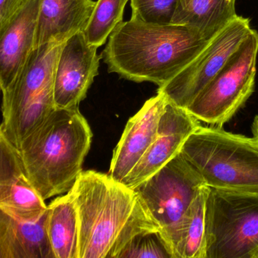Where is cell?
<instances>
[{
	"label": "cell",
	"mask_w": 258,
	"mask_h": 258,
	"mask_svg": "<svg viewBox=\"0 0 258 258\" xmlns=\"http://www.w3.org/2000/svg\"><path fill=\"white\" fill-rule=\"evenodd\" d=\"M69 192L78 213V258H118L137 235L160 232L137 191L109 174L83 170Z\"/></svg>",
	"instance_id": "obj_1"
},
{
	"label": "cell",
	"mask_w": 258,
	"mask_h": 258,
	"mask_svg": "<svg viewBox=\"0 0 258 258\" xmlns=\"http://www.w3.org/2000/svg\"><path fill=\"white\" fill-rule=\"evenodd\" d=\"M210 40L185 25L123 22L102 52L110 73L136 83L164 85L186 67Z\"/></svg>",
	"instance_id": "obj_2"
},
{
	"label": "cell",
	"mask_w": 258,
	"mask_h": 258,
	"mask_svg": "<svg viewBox=\"0 0 258 258\" xmlns=\"http://www.w3.org/2000/svg\"><path fill=\"white\" fill-rule=\"evenodd\" d=\"M91 129L78 107L55 108L19 149L30 180L43 200L68 193L83 171Z\"/></svg>",
	"instance_id": "obj_3"
},
{
	"label": "cell",
	"mask_w": 258,
	"mask_h": 258,
	"mask_svg": "<svg viewBox=\"0 0 258 258\" xmlns=\"http://www.w3.org/2000/svg\"><path fill=\"white\" fill-rule=\"evenodd\" d=\"M180 152L210 188L258 193V142L253 137L200 125Z\"/></svg>",
	"instance_id": "obj_4"
},
{
	"label": "cell",
	"mask_w": 258,
	"mask_h": 258,
	"mask_svg": "<svg viewBox=\"0 0 258 258\" xmlns=\"http://www.w3.org/2000/svg\"><path fill=\"white\" fill-rule=\"evenodd\" d=\"M63 43H48L34 49L16 81L2 91L0 134L18 149L56 108L54 78Z\"/></svg>",
	"instance_id": "obj_5"
},
{
	"label": "cell",
	"mask_w": 258,
	"mask_h": 258,
	"mask_svg": "<svg viewBox=\"0 0 258 258\" xmlns=\"http://www.w3.org/2000/svg\"><path fill=\"white\" fill-rule=\"evenodd\" d=\"M258 249V193L210 188L206 258H252Z\"/></svg>",
	"instance_id": "obj_6"
},
{
	"label": "cell",
	"mask_w": 258,
	"mask_h": 258,
	"mask_svg": "<svg viewBox=\"0 0 258 258\" xmlns=\"http://www.w3.org/2000/svg\"><path fill=\"white\" fill-rule=\"evenodd\" d=\"M204 185L201 175L180 152L134 189L159 226L172 258L185 213Z\"/></svg>",
	"instance_id": "obj_7"
},
{
	"label": "cell",
	"mask_w": 258,
	"mask_h": 258,
	"mask_svg": "<svg viewBox=\"0 0 258 258\" xmlns=\"http://www.w3.org/2000/svg\"><path fill=\"white\" fill-rule=\"evenodd\" d=\"M258 33L252 29L215 78L186 108L199 121L222 127L254 90Z\"/></svg>",
	"instance_id": "obj_8"
},
{
	"label": "cell",
	"mask_w": 258,
	"mask_h": 258,
	"mask_svg": "<svg viewBox=\"0 0 258 258\" xmlns=\"http://www.w3.org/2000/svg\"><path fill=\"white\" fill-rule=\"evenodd\" d=\"M250 20L237 16L199 55L169 82L158 87L168 102L186 109L215 78L251 32Z\"/></svg>",
	"instance_id": "obj_9"
},
{
	"label": "cell",
	"mask_w": 258,
	"mask_h": 258,
	"mask_svg": "<svg viewBox=\"0 0 258 258\" xmlns=\"http://www.w3.org/2000/svg\"><path fill=\"white\" fill-rule=\"evenodd\" d=\"M88 43L84 31L77 33L61 46L54 78V99L58 108L78 107L99 75L102 55Z\"/></svg>",
	"instance_id": "obj_10"
},
{
	"label": "cell",
	"mask_w": 258,
	"mask_h": 258,
	"mask_svg": "<svg viewBox=\"0 0 258 258\" xmlns=\"http://www.w3.org/2000/svg\"><path fill=\"white\" fill-rule=\"evenodd\" d=\"M200 125L186 109L167 101L155 141L122 182L137 188L180 153L184 143Z\"/></svg>",
	"instance_id": "obj_11"
},
{
	"label": "cell",
	"mask_w": 258,
	"mask_h": 258,
	"mask_svg": "<svg viewBox=\"0 0 258 258\" xmlns=\"http://www.w3.org/2000/svg\"><path fill=\"white\" fill-rule=\"evenodd\" d=\"M47 207L30 180L19 149L0 134V210L16 218L34 220Z\"/></svg>",
	"instance_id": "obj_12"
},
{
	"label": "cell",
	"mask_w": 258,
	"mask_h": 258,
	"mask_svg": "<svg viewBox=\"0 0 258 258\" xmlns=\"http://www.w3.org/2000/svg\"><path fill=\"white\" fill-rule=\"evenodd\" d=\"M167 100L161 93L145 102L130 118L114 148L108 174L123 182L155 141Z\"/></svg>",
	"instance_id": "obj_13"
},
{
	"label": "cell",
	"mask_w": 258,
	"mask_h": 258,
	"mask_svg": "<svg viewBox=\"0 0 258 258\" xmlns=\"http://www.w3.org/2000/svg\"><path fill=\"white\" fill-rule=\"evenodd\" d=\"M40 0H25L14 17L0 28V87L7 90L17 79L34 49Z\"/></svg>",
	"instance_id": "obj_14"
},
{
	"label": "cell",
	"mask_w": 258,
	"mask_h": 258,
	"mask_svg": "<svg viewBox=\"0 0 258 258\" xmlns=\"http://www.w3.org/2000/svg\"><path fill=\"white\" fill-rule=\"evenodd\" d=\"M93 0H40L34 49L63 43L85 30L96 6Z\"/></svg>",
	"instance_id": "obj_15"
},
{
	"label": "cell",
	"mask_w": 258,
	"mask_h": 258,
	"mask_svg": "<svg viewBox=\"0 0 258 258\" xmlns=\"http://www.w3.org/2000/svg\"><path fill=\"white\" fill-rule=\"evenodd\" d=\"M47 210L37 220L0 210V258H55L46 228Z\"/></svg>",
	"instance_id": "obj_16"
},
{
	"label": "cell",
	"mask_w": 258,
	"mask_h": 258,
	"mask_svg": "<svg viewBox=\"0 0 258 258\" xmlns=\"http://www.w3.org/2000/svg\"><path fill=\"white\" fill-rule=\"evenodd\" d=\"M236 16L235 0H179L172 24L193 28L211 40Z\"/></svg>",
	"instance_id": "obj_17"
},
{
	"label": "cell",
	"mask_w": 258,
	"mask_h": 258,
	"mask_svg": "<svg viewBox=\"0 0 258 258\" xmlns=\"http://www.w3.org/2000/svg\"><path fill=\"white\" fill-rule=\"evenodd\" d=\"M46 228L55 258H78V213L70 192L47 207Z\"/></svg>",
	"instance_id": "obj_18"
},
{
	"label": "cell",
	"mask_w": 258,
	"mask_h": 258,
	"mask_svg": "<svg viewBox=\"0 0 258 258\" xmlns=\"http://www.w3.org/2000/svg\"><path fill=\"white\" fill-rule=\"evenodd\" d=\"M210 187L204 185L181 224L173 258H206V202Z\"/></svg>",
	"instance_id": "obj_19"
},
{
	"label": "cell",
	"mask_w": 258,
	"mask_h": 258,
	"mask_svg": "<svg viewBox=\"0 0 258 258\" xmlns=\"http://www.w3.org/2000/svg\"><path fill=\"white\" fill-rule=\"evenodd\" d=\"M129 0H98L84 31L87 41L96 48L106 43L114 30L123 22Z\"/></svg>",
	"instance_id": "obj_20"
},
{
	"label": "cell",
	"mask_w": 258,
	"mask_h": 258,
	"mask_svg": "<svg viewBox=\"0 0 258 258\" xmlns=\"http://www.w3.org/2000/svg\"><path fill=\"white\" fill-rule=\"evenodd\" d=\"M131 19L148 24H172L179 0H130Z\"/></svg>",
	"instance_id": "obj_21"
},
{
	"label": "cell",
	"mask_w": 258,
	"mask_h": 258,
	"mask_svg": "<svg viewBox=\"0 0 258 258\" xmlns=\"http://www.w3.org/2000/svg\"><path fill=\"white\" fill-rule=\"evenodd\" d=\"M172 258L164 238L157 232H146L133 238L118 258Z\"/></svg>",
	"instance_id": "obj_22"
},
{
	"label": "cell",
	"mask_w": 258,
	"mask_h": 258,
	"mask_svg": "<svg viewBox=\"0 0 258 258\" xmlns=\"http://www.w3.org/2000/svg\"><path fill=\"white\" fill-rule=\"evenodd\" d=\"M25 0H0V28H4L19 12Z\"/></svg>",
	"instance_id": "obj_23"
},
{
	"label": "cell",
	"mask_w": 258,
	"mask_h": 258,
	"mask_svg": "<svg viewBox=\"0 0 258 258\" xmlns=\"http://www.w3.org/2000/svg\"><path fill=\"white\" fill-rule=\"evenodd\" d=\"M252 134H253V137L258 142V114L255 116L253 118V123L251 126Z\"/></svg>",
	"instance_id": "obj_24"
},
{
	"label": "cell",
	"mask_w": 258,
	"mask_h": 258,
	"mask_svg": "<svg viewBox=\"0 0 258 258\" xmlns=\"http://www.w3.org/2000/svg\"><path fill=\"white\" fill-rule=\"evenodd\" d=\"M252 258H258V249L256 250V252H255L254 254L253 255Z\"/></svg>",
	"instance_id": "obj_25"
}]
</instances>
